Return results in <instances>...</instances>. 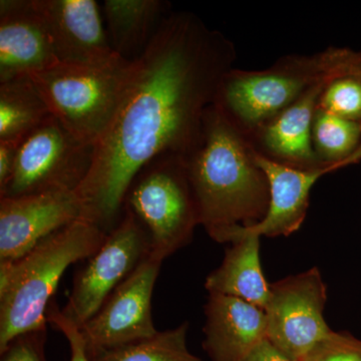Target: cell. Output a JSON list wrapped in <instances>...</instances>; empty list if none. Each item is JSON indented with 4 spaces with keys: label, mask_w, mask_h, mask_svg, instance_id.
<instances>
[{
    "label": "cell",
    "mask_w": 361,
    "mask_h": 361,
    "mask_svg": "<svg viewBox=\"0 0 361 361\" xmlns=\"http://www.w3.org/2000/svg\"><path fill=\"white\" fill-rule=\"evenodd\" d=\"M236 59L231 40L196 14H169L137 59L132 87L78 190L85 219L111 231L122 219L130 183L147 164L161 155L189 157Z\"/></svg>",
    "instance_id": "6da1fadb"
},
{
    "label": "cell",
    "mask_w": 361,
    "mask_h": 361,
    "mask_svg": "<svg viewBox=\"0 0 361 361\" xmlns=\"http://www.w3.org/2000/svg\"><path fill=\"white\" fill-rule=\"evenodd\" d=\"M186 168L199 223L214 241L224 243L233 229L257 224L267 214L269 182L253 145L213 104Z\"/></svg>",
    "instance_id": "7a4b0ae2"
},
{
    "label": "cell",
    "mask_w": 361,
    "mask_h": 361,
    "mask_svg": "<svg viewBox=\"0 0 361 361\" xmlns=\"http://www.w3.org/2000/svg\"><path fill=\"white\" fill-rule=\"evenodd\" d=\"M80 219L42 240L13 261H0V353L16 337L47 329V312L71 265L90 257L106 237Z\"/></svg>",
    "instance_id": "3957f363"
},
{
    "label": "cell",
    "mask_w": 361,
    "mask_h": 361,
    "mask_svg": "<svg viewBox=\"0 0 361 361\" xmlns=\"http://www.w3.org/2000/svg\"><path fill=\"white\" fill-rule=\"evenodd\" d=\"M361 71V51L330 47L310 56L289 54L262 71L232 68L213 106L250 139L316 85Z\"/></svg>",
    "instance_id": "277c9868"
},
{
    "label": "cell",
    "mask_w": 361,
    "mask_h": 361,
    "mask_svg": "<svg viewBox=\"0 0 361 361\" xmlns=\"http://www.w3.org/2000/svg\"><path fill=\"white\" fill-rule=\"evenodd\" d=\"M137 71V59L116 54L87 65L59 63L30 78L51 115L78 140L96 147L115 121Z\"/></svg>",
    "instance_id": "5b68a950"
},
{
    "label": "cell",
    "mask_w": 361,
    "mask_h": 361,
    "mask_svg": "<svg viewBox=\"0 0 361 361\" xmlns=\"http://www.w3.org/2000/svg\"><path fill=\"white\" fill-rule=\"evenodd\" d=\"M123 209L148 235L149 255L164 261L187 246L200 223L186 159L161 155L147 164L130 183Z\"/></svg>",
    "instance_id": "8992f818"
},
{
    "label": "cell",
    "mask_w": 361,
    "mask_h": 361,
    "mask_svg": "<svg viewBox=\"0 0 361 361\" xmlns=\"http://www.w3.org/2000/svg\"><path fill=\"white\" fill-rule=\"evenodd\" d=\"M94 152L96 147L78 140L51 115L21 144L0 198L78 191L92 169Z\"/></svg>",
    "instance_id": "52a82bcc"
},
{
    "label": "cell",
    "mask_w": 361,
    "mask_h": 361,
    "mask_svg": "<svg viewBox=\"0 0 361 361\" xmlns=\"http://www.w3.org/2000/svg\"><path fill=\"white\" fill-rule=\"evenodd\" d=\"M149 255L148 235L135 216L123 209L122 219L75 273L63 314L82 327Z\"/></svg>",
    "instance_id": "ba28073f"
},
{
    "label": "cell",
    "mask_w": 361,
    "mask_h": 361,
    "mask_svg": "<svg viewBox=\"0 0 361 361\" xmlns=\"http://www.w3.org/2000/svg\"><path fill=\"white\" fill-rule=\"evenodd\" d=\"M327 287L318 268L270 284L265 307L267 339L280 353L300 361L332 331L325 322Z\"/></svg>",
    "instance_id": "9c48e42d"
},
{
    "label": "cell",
    "mask_w": 361,
    "mask_h": 361,
    "mask_svg": "<svg viewBox=\"0 0 361 361\" xmlns=\"http://www.w3.org/2000/svg\"><path fill=\"white\" fill-rule=\"evenodd\" d=\"M163 262L149 255L80 327L90 358L158 334L152 317V297Z\"/></svg>",
    "instance_id": "30bf717a"
},
{
    "label": "cell",
    "mask_w": 361,
    "mask_h": 361,
    "mask_svg": "<svg viewBox=\"0 0 361 361\" xmlns=\"http://www.w3.org/2000/svg\"><path fill=\"white\" fill-rule=\"evenodd\" d=\"M80 219H85V210L78 191L0 198V261L23 257Z\"/></svg>",
    "instance_id": "8fae6325"
},
{
    "label": "cell",
    "mask_w": 361,
    "mask_h": 361,
    "mask_svg": "<svg viewBox=\"0 0 361 361\" xmlns=\"http://www.w3.org/2000/svg\"><path fill=\"white\" fill-rule=\"evenodd\" d=\"M59 63L87 65L106 61L116 52L96 0H33Z\"/></svg>",
    "instance_id": "7c38bea8"
},
{
    "label": "cell",
    "mask_w": 361,
    "mask_h": 361,
    "mask_svg": "<svg viewBox=\"0 0 361 361\" xmlns=\"http://www.w3.org/2000/svg\"><path fill=\"white\" fill-rule=\"evenodd\" d=\"M256 161L269 182L270 203L264 218L251 227H237L228 233L224 243L231 244L246 235L258 237L289 236L302 226L308 208L310 192L323 176L343 168L327 165L313 170H301L282 165L255 151Z\"/></svg>",
    "instance_id": "4fadbf2b"
},
{
    "label": "cell",
    "mask_w": 361,
    "mask_h": 361,
    "mask_svg": "<svg viewBox=\"0 0 361 361\" xmlns=\"http://www.w3.org/2000/svg\"><path fill=\"white\" fill-rule=\"evenodd\" d=\"M58 63L33 0H1L0 82L30 77Z\"/></svg>",
    "instance_id": "5bb4252c"
},
{
    "label": "cell",
    "mask_w": 361,
    "mask_h": 361,
    "mask_svg": "<svg viewBox=\"0 0 361 361\" xmlns=\"http://www.w3.org/2000/svg\"><path fill=\"white\" fill-rule=\"evenodd\" d=\"M203 348L210 361H242L267 339L265 311L236 297L209 293Z\"/></svg>",
    "instance_id": "9a60e30c"
},
{
    "label": "cell",
    "mask_w": 361,
    "mask_h": 361,
    "mask_svg": "<svg viewBox=\"0 0 361 361\" xmlns=\"http://www.w3.org/2000/svg\"><path fill=\"white\" fill-rule=\"evenodd\" d=\"M329 82H320L250 137L258 154L301 170L324 167L312 145V125L318 102Z\"/></svg>",
    "instance_id": "2e32d148"
},
{
    "label": "cell",
    "mask_w": 361,
    "mask_h": 361,
    "mask_svg": "<svg viewBox=\"0 0 361 361\" xmlns=\"http://www.w3.org/2000/svg\"><path fill=\"white\" fill-rule=\"evenodd\" d=\"M260 238L246 235L230 244L219 267L206 278L209 293L236 297L265 310L270 285L261 266Z\"/></svg>",
    "instance_id": "e0dca14e"
},
{
    "label": "cell",
    "mask_w": 361,
    "mask_h": 361,
    "mask_svg": "<svg viewBox=\"0 0 361 361\" xmlns=\"http://www.w3.org/2000/svg\"><path fill=\"white\" fill-rule=\"evenodd\" d=\"M170 11V2L163 0H106L104 13L111 49L129 61L139 59Z\"/></svg>",
    "instance_id": "ac0fdd59"
},
{
    "label": "cell",
    "mask_w": 361,
    "mask_h": 361,
    "mask_svg": "<svg viewBox=\"0 0 361 361\" xmlns=\"http://www.w3.org/2000/svg\"><path fill=\"white\" fill-rule=\"evenodd\" d=\"M51 116L30 77L0 82V141L26 137Z\"/></svg>",
    "instance_id": "d6986e66"
},
{
    "label": "cell",
    "mask_w": 361,
    "mask_h": 361,
    "mask_svg": "<svg viewBox=\"0 0 361 361\" xmlns=\"http://www.w3.org/2000/svg\"><path fill=\"white\" fill-rule=\"evenodd\" d=\"M312 145L325 165L348 167L361 160V123L346 120L317 106L312 125Z\"/></svg>",
    "instance_id": "ffe728a7"
},
{
    "label": "cell",
    "mask_w": 361,
    "mask_h": 361,
    "mask_svg": "<svg viewBox=\"0 0 361 361\" xmlns=\"http://www.w3.org/2000/svg\"><path fill=\"white\" fill-rule=\"evenodd\" d=\"M189 323L174 329L118 348L106 349L90 357L92 361H203L187 346Z\"/></svg>",
    "instance_id": "44dd1931"
},
{
    "label": "cell",
    "mask_w": 361,
    "mask_h": 361,
    "mask_svg": "<svg viewBox=\"0 0 361 361\" xmlns=\"http://www.w3.org/2000/svg\"><path fill=\"white\" fill-rule=\"evenodd\" d=\"M318 108L361 123V71H351L330 80L319 97Z\"/></svg>",
    "instance_id": "7402d4cb"
},
{
    "label": "cell",
    "mask_w": 361,
    "mask_h": 361,
    "mask_svg": "<svg viewBox=\"0 0 361 361\" xmlns=\"http://www.w3.org/2000/svg\"><path fill=\"white\" fill-rule=\"evenodd\" d=\"M300 361H361V339L332 330Z\"/></svg>",
    "instance_id": "603a6c76"
},
{
    "label": "cell",
    "mask_w": 361,
    "mask_h": 361,
    "mask_svg": "<svg viewBox=\"0 0 361 361\" xmlns=\"http://www.w3.org/2000/svg\"><path fill=\"white\" fill-rule=\"evenodd\" d=\"M45 342L47 330L21 334L0 353V361H47Z\"/></svg>",
    "instance_id": "cb8c5ba5"
},
{
    "label": "cell",
    "mask_w": 361,
    "mask_h": 361,
    "mask_svg": "<svg viewBox=\"0 0 361 361\" xmlns=\"http://www.w3.org/2000/svg\"><path fill=\"white\" fill-rule=\"evenodd\" d=\"M47 319V323L61 331L68 339L71 348V361H92L87 355L80 327L63 314L56 300L49 306Z\"/></svg>",
    "instance_id": "d4e9b609"
},
{
    "label": "cell",
    "mask_w": 361,
    "mask_h": 361,
    "mask_svg": "<svg viewBox=\"0 0 361 361\" xmlns=\"http://www.w3.org/2000/svg\"><path fill=\"white\" fill-rule=\"evenodd\" d=\"M25 137L0 141V193L6 189L13 175L18 152Z\"/></svg>",
    "instance_id": "484cf974"
},
{
    "label": "cell",
    "mask_w": 361,
    "mask_h": 361,
    "mask_svg": "<svg viewBox=\"0 0 361 361\" xmlns=\"http://www.w3.org/2000/svg\"><path fill=\"white\" fill-rule=\"evenodd\" d=\"M242 361H293L280 353L268 339L261 342Z\"/></svg>",
    "instance_id": "4316f807"
}]
</instances>
